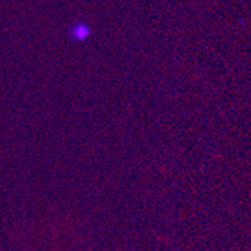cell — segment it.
<instances>
[{
	"mask_svg": "<svg viewBox=\"0 0 251 251\" xmlns=\"http://www.w3.org/2000/svg\"><path fill=\"white\" fill-rule=\"evenodd\" d=\"M87 27L83 26V25H76L75 27V31H73V35L76 39H85L87 36Z\"/></svg>",
	"mask_w": 251,
	"mask_h": 251,
	"instance_id": "1",
	"label": "cell"
}]
</instances>
